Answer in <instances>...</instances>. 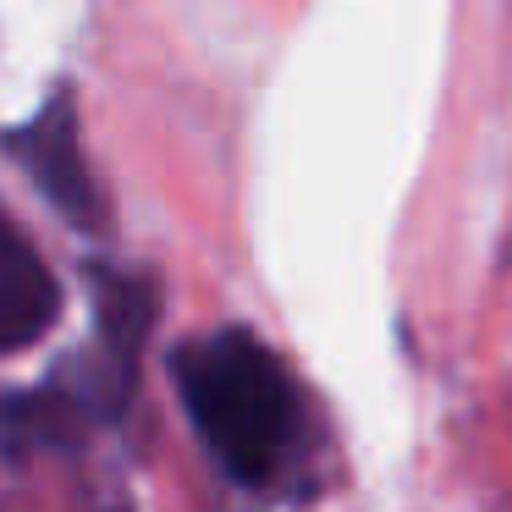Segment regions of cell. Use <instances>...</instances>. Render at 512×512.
I'll return each mask as SVG.
<instances>
[{"instance_id": "1", "label": "cell", "mask_w": 512, "mask_h": 512, "mask_svg": "<svg viewBox=\"0 0 512 512\" xmlns=\"http://www.w3.org/2000/svg\"><path fill=\"white\" fill-rule=\"evenodd\" d=\"M182 397L193 424L237 479H265L292 430V391L276 358L243 331H221L182 353Z\"/></svg>"}, {"instance_id": "2", "label": "cell", "mask_w": 512, "mask_h": 512, "mask_svg": "<svg viewBox=\"0 0 512 512\" xmlns=\"http://www.w3.org/2000/svg\"><path fill=\"white\" fill-rule=\"evenodd\" d=\"M12 149L23 155V166L34 171V182L45 188V199L56 204L67 221H78V226H100L105 221L100 188H94L89 155H83L72 94H50V100L39 105L34 122H23V133L12 138Z\"/></svg>"}, {"instance_id": "3", "label": "cell", "mask_w": 512, "mask_h": 512, "mask_svg": "<svg viewBox=\"0 0 512 512\" xmlns=\"http://www.w3.org/2000/svg\"><path fill=\"white\" fill-rule=\"evenodd\" d=\"M61 309V292L39 248L12 226V215L0 210V353L39 342Z\"/></svg>"}]
</instances>
